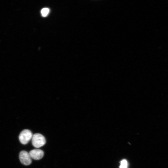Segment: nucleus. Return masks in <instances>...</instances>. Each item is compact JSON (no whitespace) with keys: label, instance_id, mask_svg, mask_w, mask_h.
I'll list each match as a JSON object with an SVG mask.
<instances>
[{"label":"nucleus","instance_id":"obj_1","mask_svg":"<svg viewBox=\"0 0 168 168\" xmlns=\"http://www.w3.org/2000/svg\"><path fill=\"white\" fill-rule=\"evenodd\" d=\"M45 143V139L42 135L36 133L33 135L32 143L34 147L37 148H39L44 145Z\"/></svg>","mask_w":168,"mask_h":168},{"label":"nucleus","instance_id":"obj_2","mask_svg":"<svg viewBox=\"0 0 168 168\" xmlns=\"http://www.w3.org/2000/svg\"><path fill=\"white\" fill-rule=\"evenodd\" d=\"M32 133L30 130L24 129L20 133L19 139L21 143L26 144L32 139Z\"/></svg>","mask_w":168,"mask_h":168},{"label":"nucleus","instance_id":"obj_6","mask_svg":"<svg viewBox=\"0 0 168 168\" xmlns=\"http://www.w3.org/2000/svg\"><path fill=\"white\" fill-rule=\"evenodd\" d=\"M128 162L126 160L123 159L120 162L119 168H127Z\"/></svg>","mask_w":168,"mask_h":168},{"label":"nucleus","instance_id":"obj_3","mask_svg":"<svg viewBox=\"0 0 168 168\" xmlns=\"http://www.w3.org/2000/svg\"><path fill=\"white\" fill-rule=\"evenodd\" d=\"M19 158L21 163L25 165H29L32 162L31 158L29 153L26 151H21L19 154Z\"/></svg>","mask_w":168,"mask_h":168},{"label":"nucleus","instance_id":"obj_4","mask_svg":"<svg viewBox=\"0 0 168 168\" xmlns=\"http://www.w3.org/2000/svg\"><path fill=\"white\" fill-rule=\"evenodd\" d=\"M31 158L35 160L41 159L44 155V152L41 150L38 149L31 150L29 152Z\"/></svg>","mask_w":168,"mask_h":168},{"label":"nucleus","instance_id":"obj_5","mask_svg":"<svg viewBox=\"0 0 168 168\" xmlns=\"http://www.w3.org/2000/svg\"><path fill=\"white\" fill-rule=\"evenodd\" d=\"M49 12V10L48 8H44L41 10V13L43 17H46L48 15Z\"/></svg>","mask_w":168,"mask_h":168}]
</instances>
